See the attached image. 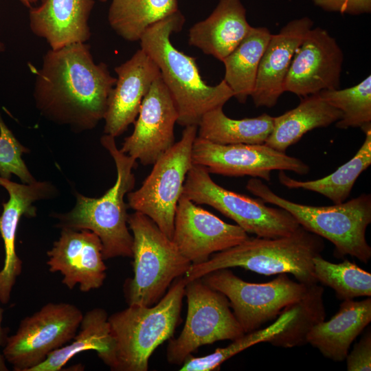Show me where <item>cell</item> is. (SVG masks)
Segmentation results:
<instances>
[{
  "label": "cell",
  "instance_id": "6da1fadb",
  "mask_svg": "<svg viewBox=\"0 0 371 371\" xmlns=\"http://www.w3.org/2000/svg\"><path fill=\"white\" fill-rule=\"evenodd\" d=\"M34 74V102L47 119L78 132L104 120L116 78L106 63H95L89 45L49 49Z\"/></svg>",
  "mask_w": 371,
  "mask_h": 371
},
{
  "label": "cell",
  "instance_id": "7a4b0ae2",
  "mask_svg": "<svg viewBox=\"0 0 371 371\" xmlns=\"http://www.w3.org/2000/svg\"><path fill=\"white\" fill-rule=\"evenodd\" d=\"M180 10L148 27L139 39L143 49L157 65L178 113L177 123L198 126L208 111L223 106L234 94L224 80L216 85L202 79L195 58L178 50L171 43L172 33L182 29Z\"/></svg>",
  "mask_w": 371,
  "mask_h": 371
},
{
  "label": "cell",
  "instance_id": "3957f363",
  "mask_svg": "<svg viewBox=\"0 0 371 371\" xmlns=\"http://www.w3.org/2000/svg\"><path fill=\"white\" fill-rule=\"evenodd\" d=\"M322 237L301 225L287 236L248 238L229 249L212 254L205 262L191 265L183 276L186 284L221 269L240 267L265 276L291 273L308 286L317 283L313 258L324 249Z\"/></svg>",
  "mask_w": 371,
  "mask_h": 371
},
{
  "label": "cell",
  "instance_id": "277c9868",
  "mask_svg": "<svg viewBox=\"0 0 371 371\" xmlns=\"http://www.w3.org/2000/svg\"><path fill=\"white\" fill-rule=\"evenodd\" d=\"M185 286L183 278L180 277L153 306L128 305L108 317L113 341L111 370H148L151 355L172 337L179 322Z\"/></svg>",
  "mask_w": 371,
  "mask_h": 371
},
{
  "label": "cell",
  "instance_id": "5b68a950",
  "mask_svg": "<svg viewBox=\"0 0 371 371\" xmlns=\"http://www.w3.org/2000/svg\"><path fill=\"white\" fill-rule=\"evenodd\" d=\"M100 142L114 160L117 171L115 183L99 198L77 194L74 207L66 214L58 215L60 226L95 233L101 241L104 260L133 257V237L128 225L124 196L135 187L133 168L136 166V160L117 148L115 137L105 134Z\"/></svg>",
  "mask_w": 371,
  "mask_h": 371
},
{
  "label": "cell",
  "instance_id": "8992f818",
  "mask_svg": "<svg viewBox=\"0 0 371 371\" xmlns=\"http://www.w3.org/2000/svg\"><path fill=\"white\" fill-rule=\"evenodd\" d=\"M246 188L265 203L289 212L306 230L331 242L335 256H350L364 263L370 260L371 247L366 238L371 223L370 194L330 206H311L278 196L258 178L249 179Z\"/></svg>",
  "mask_w": 371,
  "mask_h": 371
},
{
  "label": "cell",
  "instance_id": "52a82bcc",
  "mask_svg": "<svg viewBox=\"0 0 371 371\" xmlns=\"http://www.w3.org/2000/svg\"><path fill=\"white\" fill-rule=\"evenodd\" d=\"M128 225L133 237L134 275L124 285L125 297L128 305L151 306L192 264L147 216L135 212L128 215Z\"/></svg>",
  "mask_w": 371,
  "mask_h": 371
},
{
  "label": "cell",
  "instance_id": "ba28073f",
  "mask_svg": "<svg viewBox=\"0 0 371 371\" xmlns=\"http://www.w3.org/2000/svg\"><path fill=\"white\" fill-rule=\"evenodd\" d=\"M196 204L212 206L236 223L247 233L257 237L287 236L300 225L286 210L271 207L258 199L227 190L216 183L202 166L193 164L188 171L183 193Z\"/></svg>",
  "mask_w": 371,
  "mask_h": 371
},
{
  "label": "cell",
  "instance_id": "9c48e42d",
  "mask_svg": "<svg viewBox=\"0 0 371 371\" xmlns=\"http://www.w3.org/2000/svg\"><path fill=\"white\" fill-rule=\"evenodd\" d=\"M198 126H186L180 140L154 164L142 185L127 194L128 206L149 217L170 239L175 212L187 174L192 166V150Z\"/></svg>",
  "mask_w": 371,
  "mask_h": 371
},
{
  "label": "cell",
  "instance_id": "30bf717a",
  "mask_svg": "<svg viewBox=\"0 0 371 371\" xmlns=\"http://www.w3.org/2000/svg\"><path fill=\"white\" fill-rule=\"evenodd\" d=\"M188 313L180 335L169 339L166 357L169 363L181 365L199 347L218 341H233L245 333L230 309L227 297L201 278L185 286Z\"/></svg>",
  "mask_w": 371,
  "mask_h": 371
},
{
  "label": "cell",
  "instance_id": "8fae6325",
  "mask_svg": "<svg viewBox=\"0 0 371 371\" xmlns=\"http://www.w3.org/2000/svg\"><path fill=\"white\" fill-rule=\"evenodd\" d=\"M228 299L233 314L245 333L258 330L299 300L308 285L280 273L266 283H251L236 276L229 268L212 271L201 278Z\"/></svg>",
  "mask_w": 371,
  "mask_h": 371
},
{
  "label": "cell",
  "instance_id": "7c38bea8",
  "mask_svg": "<svg viewBox=\"0 0 371 371\" xmlns=\"http://www.w3.org/2000/svg\"><path fill=\"white\" fill-rule=\"evenodd\" d=\"M83 313L66 302H49L23 318L16 333L7 337L2 353L14 371H31L52 351L73 339Z\"/></svg>",
  "mask_w": 371,
  "mask_h": 371
},
{
  "label": "cell",
  "instance_id": "4fadbf2b",
  "mask_svg": "<svg viewBox=\"0 0 371 371\" xmlns=\"http://www.w3.org/2000/svg\"><path fill=\"white\" fill-rule=\"evenodd\" d=\"M192 164L210 174L230 177L251 176L271 181L273 170L308 173L309 166L266 144H220L196 136L192 150Z\"/></svg>",
  "mask_w": 371,
  "mask_h": 371
},
{
  "label": "cell",
  "instance_id": "5bb4252c",
  "mask_svg": "<svg viewBox=\"0 0 371 371\" xmlns=\"http://www.w3.org/2000/svg\"><path fill=\"white\" fill-rule=\"evenodd\" d=\"M343 60V52L335 38L324 29L311 28L294 54L284 81V92L304 98L339 89Z\"/></svg>",
  "mask_w": 371,
  "mask_h": 371
},
{
  "label": "cell",
  "instance_id": "9a60e30c",
  "mask_svg": "<svg viewBox=\"0 0 371 371\" xmlns=\"http://www.w3.org/2000/svg\"><path fill=\"white\" fill-rule=\"evenodd\" d=\"M249 238L238 225L224 222L182 194L178 201L172 240L192 265L207 261L214 253Z\"/></svg>",
  "mask_w": 371,
  "mask_h": 371
},
{
  "label": "cell",
  "instance_id": "2e32d148",
  "mask_svg": "<svg viewBox=\"0 0 371 371\" xmlns=\"http://www.w3.org/2000/svg\"><path fill=\"white\" fill-rule=\"evenodd\" d=\"M177 120V108L160 76L144 96L134 130L124 139L121 151L144 166L153 165L175 143Z\"/></svg>",
  "mask_w": 371,
  "mask_h": 371
},
{
  "label": "cell",
  "instance_id": "e0dca14e",
  "mask_svg": "<svg viewBox=\"0 0 371 371\" xmlns=\"http://www.w3.org/2000/svg\"><path fill=\"white\" fill-rule=\"evenodd\" d=\"M47 255L49 271L60 272L68 289L78 284L82 292H89L102 286L106 267L101 241L95 233L63 227Z\"/></svg>",
  "mask_w": 371,
  "mask_h": 371
},
{
  "label": "cell",
  "instance_id": "ac0fdd59",
  "mask_svg": "<svg viewBox=\"0 0 371 371\" xmlns=\"http://www.w3.org/2000/svg\"><path fill=\"white\" fill-rule=\"evenodd\" d=\"M114 70L117 77L104 118V133L116 137L134 124L144 96L161 74L155 63L141 48Z\"/></svg>",
  "mask_w": 371,
  "mask_h": 371
},
{
  "label": "cell",
  "instance_id": "d6986e66",
  "mask_svg": "<svg viewBox=\"0 0 371 371\" xmlns=\"http://www.w3.org/2000/svg\"><path fill=\"white\" fill-rule=\"evenodd\" d=\"M0 186L9 194V199L3 203L0 216V234L4 245V261L0 270V302L8 304L16 278L22 271V261L16 252V235L22 216L34 217L36 209L32 203L47 198L52 186L47 182L17 183L0 177Z\"/></svg>",
  "mask_w": 371,
  "mask_h": 371
},
{
  "label": "cell",
  "instance_id": "ffe728a7",
  "mask_svg": "<svg viewBox=\"0 0 371 371\" xmlns=\"http://www.w3.org/2000/svg\"><path fill=\"white\" fill-rule=\"evenodd\" d=\"M313 21L308 17L293 19L278 34H271L262 56L251 97L256 107L274 106L284 92L283 84L295 51Z\"/></svg>",
  "mask_w": 371,
  "mask_h": 371
},
{
  "label": "cell",
  "instance_id": "44dd1931",
  "mask_svg": "<svg viewBox=\"0 0 371 371\" xmlns=\"http://www.w3.org/2000/svg\"><path fill=\"white\" fill-rule=\"evenodd\" d=\"M94 5V0H42L30 8V30L52 49L86 43L91 35L89 19Z\"/></svg>",
  "mask_w": 371,
  "mask_h": 371
},
{
  "label": "cell",
  "instance_id": "7402d4cb",
  "mask_svg": "<svg viewBox=\"0 0 371 371\" xmlns=\"http://www.w3.org/2000/svg\"><path fill=\"white\" fill-rule=\"evenodd\" d=\"M251 27L240 0H219L207 18L190 29L188 43L222 62Z\"/></svg>",
  "mask_w": 371,
  "mask_h": 371
},
{
  "label": "cell",
  "instance_id": "603a6c76",
  "mask_svg": "<svg viewBox=\"0 0 371 371\" xmlns=\"http://www.w3.org/2000/svg\"><path fill=\"white\" fill-rule=\"evenodd\" d=\"M370 322V297L361 301L344 300L330 320L323 321L311 329L306 342L326 358L343 361L353 341Z\"/></svg>",
  "mask_w": 371,
  "mask_h": 371
},
{
  "label": "cell",
  "instance_id": "cb8c5ba5",
  "mask_svg": "<svg viewBox=\"0 0 371 371\" xmlns=\"http://www.w3.org/2000/svg\"><path fill=\"white\" fill-rule=\"evenodd\" d=\"M342 113L319 93L304 97L294 109L273 117V127L265 142L280 152L285 153L307 132L327 127L341 118Z\"/></svg>",
  "mask_w": 371,
  "mask_h": 371
},
{
  "label": "cell",
  "instance_id": "d4e9b609",
  "mask_svg": "<svg viewBox=\"0 0 371 371\" xmlns=\"http://www.w3.org/2000/svg\"><path fill=\"white\" fill-rule=\"evenodd\" d=\"M108 315L102 308H94L85 314L80 326V331L67 346L50 352L45 361L31 371H60L77 354L94 350L99 358L109 366L113 338L110 331Z\"/></svg>",
  "mask_w": 371,
  "mask_h": 371
},
{
  "label": "cell",
  "instance_id": "484cf974",
  "mask_svg": "<svg viewBox=\"0 0 371 371\" xmlns=\"http://www.w3.org/2000/svg\"><path fill=\"white\" fill-rule=\"evenodd\" d=\"M265 27H252L239 45L222 62L224 80L240 102L245 103L254 90L258 66L271 38Z\"/></svg>",
  "mask_w": 371,
  "mask_h": 371
},
{
  "label": "cell",
  "instance_id": "4316f807",
  "mask_svg": "<svg viewBox=\"0 0 371 371\" xmlns=\"http://www.w3.org/2000/svg\"><path fill=\"white\" fill-rule=\"evenodd\" d=\"M273 127V117L267 113L236 120L227 117L220 106L203 116L197 136L220 144H263Z\"/></svg>",
  "mask_w": 371,
  "mask_h": 371
},
{
  "label": "cell",
  "instance_id": "83f0119b",
  "mask_svg": "<svg viewBox=\"0 0 371 371\" xmlns=\"http://www.w3.org/2000/svg\"><path fill=\"white\" fill-rule=\"evenodd\" d=\"M364 133L365 140L355 156L333 173L315 180L300 181L280 170L278 175L280 183L289 189L301 188L317 192L334 204L345 202L357 178L371 165V129Z\"/></svg>",
  "mask_w": 371,
  "mask_h": 371
},
{
  "label": "cell",
  "instance_id": "f1b7e54d",
  "mask_svg": "<svg viewBox=\"0 0 371 371\" xmlns=\"http://www.w3.org/2000/svg\"><path fill=\"white\" fill-rule=\"evenodd\" d=\"M178 10L177 0H111L108 21L118 36L135 42L148 27Z\"/></svg>",
  "mask_w": 371,
  "mask_h": 371
},
{
  "label": "cell",
  "instance_id": "f546056e",
  "mask_svg": "<svg viewBox=\"0 0 371 371\" xmlns=\"http://www.w3.org/2000/svg\"><path fill=\"white\" fill-rule=\"evenodd\" d=\"M297 311L296 302L286 306L275 322L267 327L245 333L225 348L216 349L212 353L199 357L189 356L181 364V371H211L243 350L261 342H268L280 332L294 317Z\"/></svg>",
  "mask_w": 371,
  "mask_h": 371
},
{
  "label": "cell",
  "instance_id": "4dcf8cb0",
  "mask_svg": "<svg viewBox=\"0 0 371 371\" xmlns=\"http://www.w3.org/2000/svg\"><path fill=\"white\" fill-rule=\"evenodd\" d=\"M313 270L317 282L332 288L342 300L371 296V274L347 259L339 263L330 262L315 256Z\"/></svg>",
  "mask_w": 371,
  "mask_h": 371
},
{
  "label": "cell",
  "instance_id": "1f68e13d",
  "mask_svg": "<svg viewBox=\"0 0 371 371\" xmlns=\"http://www.w3.org/2000/svg\"><path fill=\"white\" fill-rule=\"evenodd\" d=\"M323 295L324 288L317 283L309 285L304 295L296 302L297 311L294 317L268 342L285 348L306 344L309 332L325 319Z\"/></svg>",
  "mask_w": 371,
  "mask_h": 371
},
{
  "label": "cell",
  "instance_id": "d6a6232c",
  "mask_svg": "<svg viewBox=\"0 0 371 371\" xmlns=\"http://www.w3.org/2000/svg\"><path fill=\"white\" fill-rule=\"evenodd\" d=\"M321 98L342 113L336 127H359L363 133L371 129V76L359 84L344 89H327L318 93Z\"/></svg>",
  "mask_w": 371,
  "mask_h": 371
},
{
  "label": "cell",
  "instance_id": "836d02e7",
  "mask_svg": "<svg viewBox=\"0 0 371 371\" xmlns=\"http://www.w3.org/2000/svg\"><path fill=\"white\" fill-rule=\"evenodd\" d=\"M25 150L0 115V177L10 179L14 174L23 183L36 181L22 159L21 155Z\"/></svg>",
  "mask_w": 371,
  "mask_h": 371
},
{
  "label": "cell",
  "instance_id": "e575fe53",
  "mask_svg": "<svg viewBox=\"0 0 371 371\" xmlns=\"http://www.w3.org/2000/svg\"><path fill=\"white\" fill-rule=\"evenodd\" d=\"M348 371L371 370V333L367 330L346 357Z\"/></svg>",
  "mask_w": 371,
  "mask_h": 371
},
{
  "label": "cell",
  "instance_id": "d590c367",
  "mask_svg": "<svg viewBox=\"0 0 371 371\" xmlns=\"http://www.w3.org/2000/svg\"><path fill=\"white\" fill-rule=\"evenodd\" d=\"M315 5L328 12L359 15L370 13L371 0H312Z\"/></svg>",
  "mask_w": 371,
  "mask_h": 371
},
{
  "label": "cell",
  "instance_id": "8d00e7d4",
  "mask_svg": "<svg viewBox=\"0 0 371 371\" xmlns=\"http://www.w3.org/2000/svg\"><path fill=\"white\" fill-rule=\"evenodd\" d=\"M3 310L0 307V371H8V367L5 363V360L1 350V346H3L7 336V330L2 326Z\"/></svg>",
  "mask_w": 371,
  "mask_h": 371
},
{
  "label": "cell",
  "instance_id": "74e56055",
  "mask_svg": "<svg viewBox=\"0 0 371 371\" xmlns=\"http://www.w3.org/2000/svg\"><path fill=\"white\" fill-rule=\"evenodd\" d=\"M21 3L27 8L34 7V5L38 3V0H19Z\"/></svg>",
  "mask_w": 371,
  "mask_h": 371
},
{
  "label": "cell",
  "instance_id": "f35d334b",
  "mask_svg": "<svg viewBox=\"0 0 371 371\" xmlns=\"http://www.w3.org/2000/svg\"><path fill=\"white\" fill-rule=\"evenodd\" d=\"M5 46L4 43L0 40V54L5 51Z\"/></svg>",
  "mask_w": 371,
  "mask_h": 371
}]
</instances>
